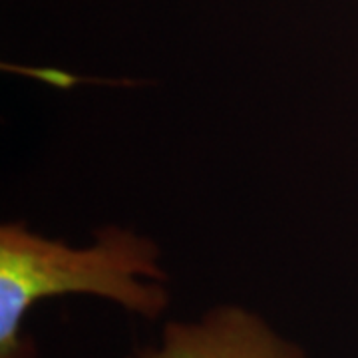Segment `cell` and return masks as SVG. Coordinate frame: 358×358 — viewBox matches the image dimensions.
I'll list each match as a JSON object with an SVG mask.
<instances>
[{"label": "cell", "instance_id": "1", "mask_svg": "<svg viewBox=\"0 0 358 358\" xmlns=\"http://www.w3.org/2000/svg\"><path fill=\"white\" fill-rule=\"evenodd\" d=\"M164 282L157 245L136 231L103 227L92 245L72 247L24 223H6L0 227V358H36L24 320L40 301L94 294L157 319L169 305Z\"/></svg>", "mask_w": 358, "mask_h": 358}, {"label": "cell", "instance_id": "2", "mask_svg": "<svg viewBox=\"0 0 358 358\" xmlns=\"http://www.w3.org/2000/svg\"><path fill=\"white\" fill-rule=\"evenodd\" d=\"M129 358H307L267 320L243 307L211 308L197 320L166 324L155 345Z\"/></svg>", "mask_w": 358, "mask_h": 358}]
</instances>
